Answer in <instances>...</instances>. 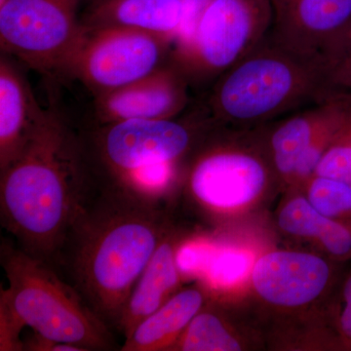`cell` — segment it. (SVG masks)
Segmentation results:
<instances>
[{
	"mask_svg": "<svg viewBox=\"0 0 351 351\" xmlns=\"http://www.w3.org/2000/svg\"><path fill=\"white\" fill-rule=\"evenodd\" d=\"M337 328L341 341L351 348V269L341 284Z\"/></svg>",
	"mask_w": 351,
	"mask_h": 351,
	"instance_id": "cell-25",
	"label": "cell"
},
{
	"mask_svg": "<svg viewBox=\"0 0 351 351\" xmlns=\"http://www.w3.org/2000/svg\"><path fill=\"white\" fill-rule=\"evenodd\" d=\"M332 269L324 258L302 252H271L258 258L252 272L262 299L282 307L306 306L326 290Z\"/></svg>",
	"mask_w": 351,
	"mask_h": 351,
	"instance_id": "cell-12",
	"label": "cell"
},
{
	"mask_svg": "<svg viewBox=\"0 0 351 351\" xmlns=\"http://www.w3.org/2000/svg\"><path fill=\"white\" fill-rule=\"evenodd\" d=\"M82 0H0L2 51L46 75H66L84 27Z\"/></svg>",
	"mask_w": 351,
	"mask_h": 351,
	"instance_id": "cell-7",
	"label": "cell"
},
{
	"mask_svg": "<svg viewBox=\"0 0 351 351\" xmlns=\"http://www.w3.org/2000/svg\"><path fill=\"white\" fill-rule=\"evenodd\" d=\"M0 263L8 281L4 302L25 326L50 341L73 343L85 351L117 350L114 331L51 263L2 240Z\"/></svg>",
	"mask_w": 351,
	"mask_h": 351,
	"instance_id": "cell-4",
	"label": "cell"
},
{
	"mask_svg": "<svg viewBox=\"0 0 351 351\" xmlns=\"http://www.w3.org/2000/svg\"><path fill=\"white\" fill-rule=\"evenodd\" d=\"M45 114L29 83L12 62L0 61V172L24 149L32 132Z\"/></svg>",
	"mask_w": 351,
	"mask_h": 351,
	"instance_id": "cell-14",
	"label": "cell"
},
{
	"mask_svg": "<svg viewBox=\"0 0 351 351\" xmlns=\"http://www.w3.org/2000/svg\"><path fill=\"white\" fill-rule=\"evenodd\" d=\"M253 256L244 251L221 252L210 265V280L217 286H232L244 278L253 265Z\"/></svg>",
	"mask_w": 351,
	"mask_h": 351,
	"instance_id": "cell-22",
	"label": "cell"
},
{
	"mask_svg": "<svg viewBox=\"0 0 351 351\" xmlns=\"http://www.w3.org/2000/svg\"><path fill=\"white\" fill-rule=\"evenodd\" d=\"M241 350L225 321L204 304L170 350L235 351Z\"/></svg>",
	"mask_w": 351,
	"mask_h": 351,
	"instance_id": "cell-18",
	"label": "cell"
},
{
	"mask_svg": "<svg viewBox=\"0 0 351 351\" xmlns=\"http://www.w3.org/2000/svg\"><path fill=\"white\" fill-rule=\"evenodd\" d=\"M184 244L186 239L173 221L138 277L120 316L115 332L124 339L145 318L182 290L184 272L180 267L178 256Z\"/></svg>",
	"mask_w": 351,
	"mask_h": 351,
	"instance_id": "cell-13",
	"label": "cell"
},
{
	"mask_svg": "<svg viewBox=\"0 0 351 351\" xmlns=\"http://www.w3.org/2000/svg\"><path fill=\"white\" fill-rule=\"evenodd\" d=\"M269 38L328 86L351 34V0H270Z\"/></svg>",
	"mask_w": 351,
	"mask_h": 351,
	"instance_id": "cell-9",
	"label": "cell"
},
{
	"mask_svg": "<svg viewBox=\"0 0 351 351\" xmlns=\"http://www.w3.org/2000/svg\"><path fill=\"white\" fill-rule=\"evenodd\" d=\"M188 84L174 66H161L137 82L97 96L99 123L174 119L188 104Z\"/></svg>",
	"mask_w": 351,
	"mask_h": 351,
	"instance_id": "cell-11",
	"label": "cell"
},
{
	"mask_svg": "<svg viewBox=\"0 0 351 351\" xmlns=\"http://www.w3.org/2000/svg\"><path fill=\"white\" fill-rule=\"evenodd\" d=\"M332 218L318 212L306 198L289 201L278 217L279 226L287 233L322 239Z\"/></svg>",
	"mask_w": 351,
	"mask_h": 351,
	"instance_id": "cell-20",
	"label": "cell"
},
{
	"mask_svg": "<svg viewBox=\"0 0 351 351\" xmlns=\"http://www.w3.org/2000/svg\"><path fill=\"white\" fill-rule=\"evenodd\" d=\"M174 119L105 124L87 140L82 138L97 184L131 189L169 202L179 178V164L196 140L193 124Z\"/></svg>",
	"mask_w": 351,
	"mask_h": 351,
	"instance_id": "cell-3",
	"label": "cell"
},
{
	"mask_svg": "<svg viewBox=\"0 0 351 351\" xmlns=\"http://www.w3.org/2000/svg\"><path fill=\"white\" fill-rule=\"evenodd\" d=\"M98 1H100V0H98Z\"/></svg>",
	"mask_w": 351,
	"mask_h": 351,
	"instance_id": "cell-27",
	"label": "cell"
},
{
	"mask_svg": "<svg viewBox=\"0 0 351 351\" xmlns=\"http://www.w3.org/2000/svg\"><path fill=\"white\" fill-rule=\"evenodd\" d=\"M189 13L188 0H100L82 25L86 29L128 27L176 41Z\"/></svg>",
	"mask_w": 351,
	"mask_h": 351,
	"instance_id": "cell-15",
	"label": "cell"
},
{
	"mask_svg": "<svg viewBox=\"0 0 351 351\" xmlns=\"http://www.w3.org/2000/svg\"><path fill=\"white\" fill-rule=\"evenodd\" d=\"M172 223L168 201L98 184L51 265L115 332L134 286Z\"/></svg>",
	"mask_w": 351,
	"mask_h": 351,
	"instance_id": "cell-1",
	"label": "cell"
},
{
	"mask_svg": "<svg viewBox=\"0 0 351 351\" xmlns=\"http://www.w3.org/2000/svg\"><path fill=\"white\" fill-rule=\"evenodd\" d=\"M307 197L324 216L351 219V182L314 175L309 182Z\"/></svg>",
	"mask_w": 351,
	"mask_h": 351,
	"instance_id": "cell-19",
	"label": "cell"
},
{
	"mask_svg": "<svg viewBox=\"0 0 351 351\" xmlns=\"http://www.w3.org/2000/svg\"><path fill=\"white\" fill-rule=\"evenodd\" d=\"M332 97L351 98V34L343 55L329 80Z\"/></svg>",
	"mask_w": 351,
	"mask_h": 351,
	"instance_id": "cell-24",
	"label": "cell"
},
{
	"mask_svg": "<svg viewBox=\"0 0 351 351\" xmlns=\"http://www.w3.org/2000/svg\"><path fill=\"white\" fill-rule=\"evenodd\" d=\"M189 164L184 189L197 209L219 214L248 204L269 179L262 157L223 143H211Z\"/></svg>",
	"mask_w": 351,
	"mask_h": 351,
	"instance_id": "cell-10",
	"label": "cell"
},
{
	"mask_svg": "<svg viewBox=\"0 0 351 351\" xmlns=\"http://www.w3.org/2000/svg\"><path fill=\"white\" fill-rule=\"evenodd\" d=\"M350 112L351 108L343 101L330 99L277 125L270 136L269 147L279 175L291 180L298 161L315 138Z\"/></svg>",
	"mask_w": 351,
	"mask_h": 351,
	"instance_id": "cell-16",
	"label": "cell"
},
{
	"mask_svg": "<svg viewBox=\"0 0 351 351\" xmlns=\"http://www.w3.org/2000/svg\"><path fill=\"white\" fill-rule=\"evenodd\" d=\"M25 327L15 313L0 302V350H25L24 341L20 339L21 331Z\"/></svg>",
	"mask_w": 351,
	"mask_h": 351,
	"instance_id": "cell-23",
	"label": "cell"
},
{
	"mask_svg": "<svg viewBox=\"0 0 351 351\" xmlns=\"http://www.w3.org/2000/svg\"><path fill=\"white\" fill-rule=\"evenodd\" d=\"M205 304L206 295L202 288L182 289L145 318L124 339L119 350H170Z\"/></svg>",
	"mask_w": 351,
	"mask_h": 351,
	"instance_id": "cell-17",
	"label": "cell"
},
{
	"mask_svg": "<svg viewBox=\"0 0 351 351\" xmlns=\"http://www.w3.org/2000/svg\"><path fill=\"white\" fill-rule=\"evenodd\" d=\"M343 101H345L346 105L350 106V107L351 108V98H345L343 99Z\"/></svg>",
	"mask_w": 351,
	"mask_h": 351,
	"instance_id": "cell-26",
	"label": "cell"
},
{
	"mask_svg": "<svg viewBox=\"0 0 351 351\" xmlns=\"http://www.w3.org/2000/svg\"><path fill=\"white\" fill-rule=\"evenodd\" d=\"M272 18L270 0H208L176 40L173 66L189 82L216 80L267 38Z\"/></svg>",
	"mask_w": 351,
	"mask_h": 351,
	"instance_id": "cell-6",
	"label": "cell"
},
{
	"mask_svg": "<svg viewBox=\"0 0 351 351\" xmlns=\"http://www.w3.org/2000/svg\"><path fill=\"white\" fill-rule=\"evenodd\" d=\"M172 43V39L128 27H84L66 75L75 76L95 96H100L163 66Z\"/></svg>",
	"mask_w": 351,
	"mask_h": 351,
	"instance_id": "cell-8",
	"label": "cell"
},
{
	"mask_svg": "<svg viewBox=\"0 0 351 351\" xmlns=\"http://www.w3.org/2000/svg\"><path fill=\"white\" fill-rule=\"evenodd\" d=\"M329 86L315 71L290 56L267 38L218 78L209 100L214 123L252 125L319 104Z\"/></svg>",
	"mask_w": 351,
	"mask_h": 351,
	"instance_id": "cell-5",
	"label": "cell"
},
{
	"mask_svg": "<svg viewBox=\"0 0 351 351\" xmlns=\"http://www.w3.org/2000/svg\"><path fill=\"white\" fill-rule=\"evenodd\" d=\"M314 175L351 182V119L327 147Z\"/></svg>",
	"mask_w": 351,
	"mask_h": 351,
	"instance_id": "cell-21",
	"label": "cell"
},
{
	"mask_svg": "<svg viewBox=\"0 0 351 351\" xmlns=\"http://www.w3.org/2000/svg\"><path fill=\"white\" fill-rule=\"evenodd\" d=\"M97 188L82 138L45 112L20 156L0 172L2 228L22 250L52 263Z\"/></svg>",
	"mask_w": 351,
	"mask_h": 351,
	"instance_id": "cell-2",
	"label": "cell"
}]
</instances>
